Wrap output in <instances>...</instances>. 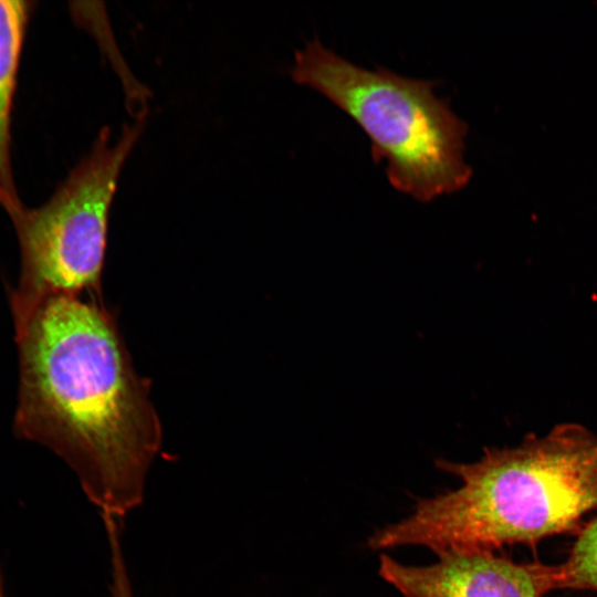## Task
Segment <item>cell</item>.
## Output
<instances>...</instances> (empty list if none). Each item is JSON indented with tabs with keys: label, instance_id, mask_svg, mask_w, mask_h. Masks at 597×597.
I'll use <instances>...</instances> for the list:
<instances>
[{
	"label": "cell",
	"instance_id": "4",
	"mask_svg": "<svg viewBox=\"0 0 597 597\" xmlns=\"http://www.w3.org/2000/svg\"><path fill=\"white\" fill-rule=\"evenodd\" d=\"M142 121L125 126L109 143L104 128L91 153L54 193L36 208L10 217L20 248V275L11 293L14 335L46 298L55 295L102 297L108 216L122 167L138 140Z\"/></svg>",
	"mask_w": 597,
	"mask_h": 597
},
{
	"label": "cell",
	"instance_id": "6",
	"mask_svg": "<svg viewBox=\"0 0 597 597\" xmlns=\"http://www.w3.org/2000/svg\"><path fill=\"white\" fill-rule=\"evenodd\" d=\"M33 1L0 0V207L12 217L24 207L11 164V115Z\"/></svg>",
	"mask_w": 597,
	"mask_h": 597
},
{
	"label": "cell",
	"instance_id": "2",
	"mask_svg": "<svg viewBox=\"0 0 597 597\" xmlns=\"http://www.w3.org/2000/svg\"><path fill=\"white\" fill-rule=\"evenodd\" d=\"M436 464L462 484L419 500L408 517L375 532L370 548L421 545L439 556L512 544L535 551L547 537L576 535L584 517L597 511V434L580 425L527 434L513 448L485 449L473 463Z\"/></svg>",
	"mask_w": 597,
	"mask_h": 597
},
{
	"label": "cell",
	"instance_id": "9",
	"mask_svg": "<svg viewBox=\"0 0 597 597\" xmlns=\"http://www.w3.org/2000/svg\"><path fill=\"white\" fill-rule=\"evenodd\" d=\"M0 597H6L4 587H3V577H2L1 572H0Z\"/></svg>",
	"mask_w": 597,
	"mask_h": 597
},
{
	"label": "cell",
	"instance_id": "5",
	"mask_svg": "<svg viewBox=\"0 0 597 597\" xmlns=\"http://www.w3.org/2000/svg\"><path fill=\"white\" fill-rule=\"evenodd\" d=\"M429 566L404 565L380 555L378 573L404 597H544L553 588V565L517 563L495 553H447Z\"/></svg>",
	"mask_w": 597,
	"mask_h": 597
},
{
	"label": "cell",
	"instance_id": "8",
	"mask_svg": "<svg viewBox=\"0 0 597 597\" xmlns=\"http://www.w3.org/2000/svg\"><path fill=\"white\" fill-rule=\"evenodd\" d=\"M112 597H134L128 568L126 566L123 548L113 546L109 549Z\"/></svg>",
	"mask_w": 597,
	"mask_h": 597
},
{
	"label": "cell",
	"instance_id": "3",
	"mask_svg": "<svg viewBox=\"0 0 597 597\" xmlns=\"http://www.w3.org/2000/svg\"><path fill=\"white\" fill-rule=\"evenodd\" d=\"M292 78L346 113L368 136L376 164L398 191L422 203L462 189L467 124L433 88L438 81L411 78L387 69H364L314 39L295 53Z\"/></svg>",
	"mask_w": 597,
	"mask_h": 597
},
{
	"label": "cell",
	"instance_id": "7",
	"mask_svg": "<svg viewBox=\"0 0 597 597\" xmlns=\"http://www.w3.org/2000/svg\"><path fill=\"white\" fill-rule=\"evenodd\" d=\"M575 536L566 559L553 565V588L597 593V514Z\"/></svg>",
	"mask_w": 597,
	"mask_h": 597
},
{
	"label": "cell",
	"instance_id": "1",
	"mask_svg": "<svg viewBox=\"0 0 597 597\" xmlns=\"http://www.w3.org/2000/svg\"><path fill=\"white\" fill-rule=\"evenodd\" d=\"M101 298L51 296L15 334L13 430L63 459L100 512L121 519L143 502L163 430Z\"/></svg>",
	"mask_w": 597,
	"mask_h": 597
}]
</instances>
